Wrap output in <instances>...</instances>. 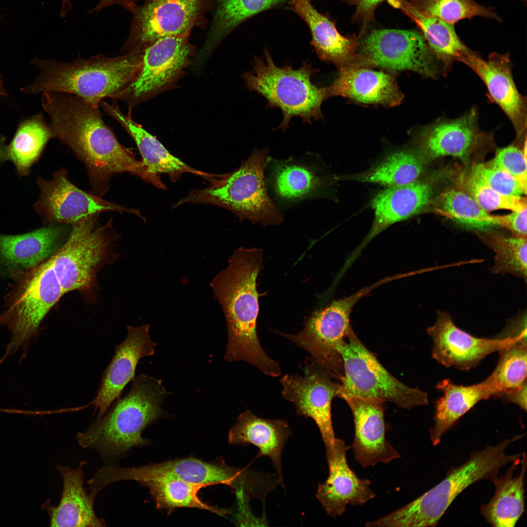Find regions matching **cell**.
I'll return each instance as SVG.
<instances>
[{
  "label": "cell",
  "instance_id": "28",
  "mask_svg": "<svg viewBox=\"0 0 527 527\" xmlns=\"http://www.w3.org/2000/svg\"><path fill=\"white\" fill-rule=\"evenodd\" d=\"M80 462L76 468L58 466L62 479V491L58 506L46 502L43 506L49 515L50 527H105L103 519L99 518L94 510L95 497L87 493L83 487V467Z\"/></svg>",
  "mask_w": 527,
  "mask_h": 527
},
{
  "label": "cell",
  "instance_id": "42",
  "mask_svg": "<svg viewBox=\"0 0 527 527\" xmlns=\"http://www.w3.org/2000/svg\"><path fill=\"white\" fill-rule=\"evenodd\" d=\"M324 180L311 169L293 163H283L277 166L274 184L277 193L287 199L304 197L316 191Z\"/></svg>",
  "mask_w": 527,
  "mask_h": 527
},
{
  "label": "cell",
  "instance_id": "53",
  "mask_svg": "<svg viewBox=\"0 0 527 527\" xmlns=\"http://www.w3.org/2000/svg\"><path fill=\"white\" fill-rule=\"evenodd\" d=\"M520 0L522 1L523 2H525V3H526V2H527V0Z\"/></svg>",
  "mask_w": 527,
  "mask_h": 527
},
{
  "label": "cell",
  "instance_id": "21",
  "mask_svg": "<svg viewBox=\"0 0 527 527\" xmlns=\"http://www.w3.org/2000/svg\"><path fill=\"white\" fill-rule=\"evenodd\" d=\"M461 62L469 67L483 81L489 97L509 118L518 139L526 137L527 99L519 93L515 85L509 55L493 52L487 60H484L472 51Z\"/></svg>",
  "mask_w": 527,
  "mask_h": 527
},
{
  "label": "cell",
  "instance_id": "6",
  "mask_svg": "<svg viewBox=\"0 0 527 527\" xmlns=\"http://www.w3.org/2000/svg\"><path fill=\"white\" fill-rule=\"evenodd\" d=\"M264 54V58L254 57L253 70L243 73L242 78L249 91L266 99L267 106L282 111L283 120L278 128L288 129L293 117L310 124L313 120L322 119L321 106L329 96L327 87H318L311 81L319 70L307 60L296 69L290 65L279 67L266 48Z\"/></svg>",
  "mask_w": 527,
  "mask_h": 527
},
{
  "label": "cell",
  "instance_id": "3",
  "mask_svg": "<svg viewBox=\"0 0 527 527\" xmlns=\"http://www.w3.org/2000/svg\"><path fill=\"white\" fill-rule=\"evenodd\" d=\"M168 395L161 380L145 374L135 377L125 396L118 399L85 431L77 434L79 444L111 458L147 444L142 432L165 415L162 405Z\"/></svg>",
  "mask_w": 527,
  "mask_h": 527
},
{
  "label": "cell",
  "instance_id": "1",
  "mask_svg": "<svg viewBox=\"0 0 527 527\" xmlns=\"http://www.w3.org/2000/svg\"><path fill=\"white\" fill-rule=\"evenodd\" d=\"M42 104L49 115L52 137L73 151L85 166L93 194L101 197L109 190L111 177L128 172L156 187L165 185L158 175L149 172L142 161L122 145L102 119L99 105L77 96L43 93Z\"/></svg>",
  "mask_w": 527,
  "mask_h": 527
},
{
  "label": "cell",
  "instance_id": "18",
  "mask_svg": "<svg viewBox=\"0 0 527 527\" xmlns=\"http://www.w3.org/2000/svg\"><path fill=\"white\" fill-rule=\"evenodd\" d=\"M427 333L433 341L432 357L439 364L462 371L475 367L486 356L499 351L517 342H527L520 338L475 337L457 327L450 314L438 312L434 324Z\"/></svg>",
  "mask_w": 527,
  "mask_h": 527
},
{
  "label": "cell",
  "instance_id": "35",
  "mask_svg": "<svg viewBox=\"0 0 527 527\" xmlns=\"http://www.w3.org/2000/svg\"><path fill=\"white\" fill-rule=\"evenodd\" d=\"M433 210L437 214L467 227L487 229L499 226L497 216L484 210L466 192L451 188L436 199Z\"/></svg>",
  "mask_w": 527,
  "mask_h": 527
},
{
  "label": "cell",
  "instance_id": "7",
  "mask_svg": "<svg viewBox=\"0 0 527 527\" xmlns=\"http://www.w3.org/2000/svg\"><path fill=\"white\" fill-rule=\"evenodd\" d=\"M267 153L265 149L255 150L235 171L212 179L206 188L191 191L174 207L186 203L211 204L225 208L242 220L265 225L279 224L283 218L266 188Z\"/></svg>",
  "mask_w": 527,
  "mask_h": 527
},
{
  "label": "cell",
  "instance_id": "4",
  "mask_svg": "<svg viewBox=\"0 0 527 527\" xmlns=\"http://www.w3.org/2000/svg\"><path fill=\"white\" fill-rule=\"evenodd\" d=\"M523 435L506 439L494 446L470 454L464 464L449 470L438 484L417 499L379 519L366 522L367 527H435L455 498L466 487L482 480L493 482L500 470L521 460L522 453L505 451Z\"/></svg>",
  "mask_w": 527,
  "mask_h": 527
},
{
  "label": "cell",
  "instance_id": "34",
  "mask_svg": "<svg viewBox=\"0 0 527 527\" xmlns=\"http://www.w3.org/2000/svg\"><path fill=\"white\" fill-rule=\"evenodd\" d=\"M426 162L414 148L403 149L390 153L365 171L337 180L375 183L387 188L400 186L418 180Z\"/></svg>",
  "mask_w": 527,
  "mask_h": 527
},
{
  "label": "cell",
  "instance_id": "37",
  "mask_svg": "<svg viewBox=\"0 0 527 527\" xmlns=\"http://www.w3.org/2000/svg\"><path fill=\"white\" fill-rule=\"evenodd\" d=\"M154 498L159 508L172 509L177 507H191L207 510L224 516V510L203 502L198 496V491L208 485L190 483L176 479L162 478L144 483Z\"/></svg>",
  "mask_w": 527,
  "mask_h": 527
},
{
  "label": "cell",
  "instance_id": "54",
  "mask_svg": "<svg viewBox=\"0 0 527 527\" xmlns=\"http://www.w3.org/2000/svg\"><path fill=\"white\" fill-rule=\"evenodd\" d=\"M255 489H256V488H255ZM258 495H259V494H258ZM258 495H257L256 496H258ZM239 497H242V496H239ZM243 497H244V496H243ZM246 498H247V497H246Z\"/></svg>",
  "mask_w": 527,
  "mask_h": 527
},
{
  "label": "cell",
  "instance_id": "46",
  "mask_svg": "<svg viewBox=\"0 0 527 527\" xmlns=\"http://www.w3.org/2000/svg\"><path fill=\"white\" fill-rule=\"evenodd\" d=\"M385 0H343L344 2L353 5L356 8L351 20L353 22H356L359 25V38L365 35L368 26L374 22L376 9Z\"/></svg>",
  "mask_w": 527,
  "mask_h": 527
},
{
  "label": "cell",
  "instance_id": "33",
  "mask_svg": "<svg viewBox=\"0 0 527 527\" xmlns=\"http://www.w3.org/2000/svg\"><path fill=\"white\" fill-rule=\"evenodd\" d=\"M388 2L393 7L403 11L416 23L441 63L443 74L449 72L453 62L461 61L472 51L460 39L454 25L423 15L408 0H390Z\"/></svg>",
  "mask_w": 527,
  "mask_h": 527
},
{
  "label": "cell",
  "instance_id": "17",
  "mask_svg": "<svg viewBox=\"0 0 527 527\" xmlns=\"http://www.w3.org/2000/svg\"><path fill=\"white\" fill-rule=\"evenodd\" d=\"M202 0H148L130 11L133 16L122 53L142 49L167 37L187 36Z\"/></svg>",
  "mask_w": 527,
  "mask_h": 527
},
{
  "label": "cell",
  "instance_id": "47",
  "mask_svg": "<svg viewBox=\"0 0 527 527\" xmlns=\"http://www.w3.org/2000/svg\"><path fill=\"white\" fill-rule=\"evenodd\" d=\"M497 217L499 226L510 230L514 235L527 237V207Z\"/></svg>",
  "mask_w": 527,
  "mask_h": 527
},
{
  "label": "cell",
  "instance_id": "9",
  "mask_svg": "<svg viewBox=\"0 0 527 527\" xmlns=\"http://www.w3.org/2000/svg\"><path fill=\"white\" fill-rule=\"evenodd\" d=\"M343 362L338 397L371 398L405 409L426 405L427 394L390 373L352 329L339 347Z\"/></svg>",
  "mask_w": 527,
  "mask_h": 527
},
{
  "label": "cell",
  "instance_id": "14",
  "mask_svg": "<svg viewBox=\"0 0 527 527\" xmlns=\"http://www.w3.org/2000/svg\"><path fill=\"white\" fill-rule=\"evenodd\" d=\"M140 50L138 73L116 98L125 102L131 110L172 86L188 65L192 53L187 36L164 38Z\"/></svg>",
  "mask_w": 527,
  "mask_h": 527
},
{
  "label": "cell",
  "instance_id": "24",
  "mask_svg": "<svg viewBox=\"0 0 527 527\" xmlns=\"http://www.w3.org/2000/svg\"><path fill=\"white\" fill-rule=\"evenodd\" d=\"M345 401L353 417L355 434L352 448L356 461L365 468L399 458V453L386 439L385 402L361 398H351Z\"/></svg>",
  "mask_w": 527,
  "mask_h": 527
},
{
  "label": "cell",
  "instance_id": "13",
  "mask_svg": "<svg viewBox=\"0 0 527 527\" xmlns=\"http://www.w3.org/2000/svg\"><path fill=\"white\" fill-rule=\"evenodd\" d=\"M358 50L369 65L412 71L432 79L442 72L441 63L418 31L374 30L359 41Z\"/></svg>",
  "mask_w": 527,
  "mask_h": 527
},
{
  "label": "cell",
  "instance_id": "11",
  "mask_svg": "<svg viewBox=\"0 0 527 527\" xmlns=\"http://www.w3.org/2000/svg\"><path fill=\"white\" fill-rule=\"evenodd\" d=\"M386 283L383 279L315 311L296 334L279 333L307 351L313 360L340 380L344 369L339 347L352 329L349 323L352 310L363 297Z\"/></svg>",
  "mask_w": 527,
  "mask_h": 527
},
{
  "label": "cell",
  "instance_id": "25",
  "mask_svg": "<svg viewBox=\"0 0 527 527\" xmlns=\"http://www.w3.org/2000/svg\"><path fill=\"white\" fill-rule=\"evenodd\" d=\"M287 9L308 25L312 36L310 44L321 60L333 63L339 71L367 66L364 58L357 53L359 37L342 35L335 22L319 12L310 0H291Z\"/></svg>",
  "mask_w": 527,
  "mask_h": 527
},
{
  "label": "cell",
  "instance_id": "41",
  "mask_svg": "<svg viewBox=\"0 0 527 527\" xmlns=\"http://www.w3.org/2000/svg\"><path fill=\"white\" fill-rule=\"evenodd\" d=\"M288 0H220L215 15L209 40L220 39L244 21Z\"/></svg>",
  "mask_w": 527,
  "mask_h": 527
},
{
  "label": "cell",
  "instance_id": "49",
  "mask_svg": "<svg viewBox=\"0 0 527 527\" xmlns=\"http://www.w3.org/2000/svg\"><path fill=\"white\" fill-rule=\"evenodd\" d=\"M139 0H100L90 13L99 12L103 9L113 5H120L131 11L136 5Z\"/></svg>",
  "mask_w": 527,
  "mask_h": 527
},
{
  "label": "cell",
  "instance_id": "45",
  "mask_svg": "<svg viewBox=\"0 0 527 527\" xmlns=\"http://www.w3.org/2000/svg\"><path fill=\"white\" fill-rule=\"evenodd\" d=\"M510 174L527 190V146L521 150L515 145L499 149L494 158L488 162Z\"/></svg>",
  "mask_w": 527,
  "mask_h": 527
},
{
  "label": "cell",
  "instance_id": "22",
  "mask_svg": "<svg viewBox=\"0 0 527 527\" xmlns=\"http://www.w3.org/2000/svg\"><path fill=\"white\" fill-rule=\"evenodd\" d=\"M349 446L335 438L332 447L326 448L329 475L318 486L316 497L328 516L336 518L345 512L347 505L363 506L375 497L370 482L359 478L349 467L346 452Z\"/></svg>",
  "mask_w": 527,
  "mask_h": 527
},
{
  "label": "cell",
  "instance_id": "10",
  "mask_svg": "<svg viewBox=\"0 0 527 527\" xmlns=\"http://www.w3.org/2000/svg\"><path fill=\"white\" fill-rule=\"evenodd\" d=\"M98 215L79 221L63 245L50 257L63 293L93 289L98 270L114 241L112 223L96 226Z\"/></svg>",
  "mask_w": 527,
  "mask_h": 527
},
{
  "label": "cell",
  "instance_id": "16",
  "mask_svg": "<svg viewBox=\"0 0 527 527\" xmlns=\"http://www.w3.org/2000/svg\"><path fill=\"white\" fill-rule=\"evenodd\" d=\"M41 190L35 207L46 223L73 224L84 218L106 212H125L144 219L139 210L109 202L75 186L61 168L50 180L39 178Z\"/></svg>",
  "mask_w": 527,
  "mask_h": 527
},
{
  "label": "cell",
  "instance_id": "12",
  "mask_svg": "<svg viewBox=\"0 0 527 527\" xmlns=\"http://www.w3.org/2000/svg\"><path fill=\"white\" fill-rule=\"evenodd\" d=\"M251 474L245 469L187 458L136 467L107 466L97 471L96 479L102 488L122 481L133 480L143 484L157 479L172 478L208 486L224 484L235 489L237 494H245L253 485L254 480Z\"/></svg>",
  "mask_w": 527,
  "mask_h": 527
},
{
  "label": "cell",
  "instance_id": "40",
  "mask_svg": "<svg viewBox=\"0 0 527 527\" xmlns=\"http://www.w3.org/2000/svg\"><path fill=\"white\" fill-rule=\"evenodd\" d=\"M408 0L423 15L437 18L454 25L461 20L475 17L503 21L493 8L482 5L474 0Z\"/></svg>",
  "mask_w": 527,
  "mask_h": 527
},
{
  "label": "cell",
  "instance_id": "39",
  "mask_svg": "<svg viewBox=\"0 0 527 527\" xmlns=\"http://www.w3.org/2000/svg\"><path fill=\"white\" fill-rule=\"evenodd\" d=\"M477 234L495 254L493 272L510 273L526 281L527 237H507L492 232Z\"/></svg>",
  "mask_w": 527,
  "mask_h": 527
},
{
  "label": "cell",
  "instance_id": "23",
  "mask_svg": "<svg viewBox=\"0 0 527 527\" xmlns=\"http://www.w3.org/2000/svg\"><path fill=\"white\" fill-rule=\"evenodd\" d=\"M432 193L430 183L421 180L378 192L370 203L374 212L371 229L349 255L344 266L348 268L368 243L389 226L423 210L430 203Z\"/></svg>",
  "mask_w": 527,
  "mask_h": 527
},
{
  "label": "cell",
  "instance_id": "32",
  "mask_svg": "<svg viewBox=\"0 0 527 527\" xmlns=\"http://www.w3.org/2000/svg\"><path fill=\"white\" fill-rule=\"evenodd\" d=\"M436 388L443 395L436 402L434 425L429 430L434 446L437 445L447 431L479 401L494 396L493 391L484 381L464 386L446 379L439 382Z\"/></svg>",
  "mask_w": 527,
  "mask_h": 527
},
{
  "label": "cell",
  "instance_id": "26",
  "mask_svg": "<svg viewBox=\"0 0 527 527\" xmlns=\"http://www.w3.org/2000/svg\"><path fill=\"white\" fill-rule=\"evenodd\" d=\"M68 225L52 223L25 234H0V265L13 274L39 265L57 251Z\"/></svg>",
  "mask_w": 527,
  "mask_h": 527
},
{
  "label": "cell",
  "instance_id": "29",
  "mask_svg": "<svg viewBox=\"0 0 527 527\" xmlns=\"http://www.w3.org/2000/svg\"><path fill=\"white\" fill-rule=\"evenodd\" d=\"M327 88L329 98L341 96L364 104L391 107L403 99L392 76L365 67L340 71L339 77Z\"/></svg>",
  "mask_w": 527,
  "mask_h": 527
},
{
  "label": "cell",
  "instance_id": "48",
  "mask_svg": "<svg viewBox=\"0 0 527 527\" xmlns=\"http://www.w3.org/2000/svg\"><path fill=\"white\" fill-rule=\"evenodd\" d=\"M527 381L520 386L497 394L494 397L504 401L516 404L521 409L527 410Z\"/></svg>",
  "mask_w": 527,
  "mask_h": 527
},
{
  "label": "cell",
  "instance_id": "36",
  "mask_svg": "<svg viewBox=\"0 0 527 527\" xmlns=\"http://www.w3.org/2000/svg\"><path fill=\"white\" fill-rule=\"evenodd\" d=\"M51 137L50 128L41 117L26 121L20 124L6 148V158L13 162L20 175H26Z\"/></svg>",
  "mask_w": 527,
  "mask_h": 527
},
{
  "label": "cell",
  "instance_id": "8",
  "mask_svg": "<svg viewBox=\"0 0 527 527\" xmlns=\"http://www.w3.org/2000/svg\"><path fill=\"white\" fill-rule=\"evenodd\" d=\"M17 282L8 295L6 309L0 314V325L12 333L0 365L21 349L25 357L31 339L51 308L64 294L50 258L29 269L13 274Z\"/></svg>",
  "mask_w": 527,
  "mask_h": 527
},
{
  "label": "cell",
  "instance_id": "31",
  "mask_svg": "<svg viewBox=\"0 0 527 527\" xmlns=\"http://www.w3.org/2000/svg\"><path fill=\"white\" fill-rule=\"evenodd\" d=\"M526 455L512 463L506 473L492 482L495 491L492 499L480 507L481 515L493 527H514L524 511Z\"/></svg>",
  "mask_w": 527,
  "mask_h": 527
},
{
  "label": "cell",
  "instance_id": "5",
  "mask_svg": "<svg viewBox=\"0 0 527 527\" xmlns=\"http://www.w3.org/2000/svg\"><path fill=\"white\" fill-rule=\"evenodd\" d=\"M141 57V50H137L113 57L96 55L70 62L40 61V74L28 91L71 94L100 105L105 98L116 100L134 80Z\"/></svg>",
  "mask_w": 527,
  "mask_h": 527
},
{
  "label": "cell",
  "instance_id": "51",
  "mask_svg": "<svg viewBox=\"0 0 527 527\" xmlns=\"http://www.w3.org/2000/svg\"><path fill=\"white\" fill-rule=\"evenodd\" d=\"M6 150L4 143L3 140L0 139V163L6 159Z\"/></svg>",
  "mask_w": 527,
  "mask_h": 527
},
{
  "label": "cell",
  "instance_id": "44",
  "mask_svg": "<svg viewBox=\"0 0 527 527\" xmlns=\"http://www.w3.org/2000/svg\"><path fill=\"white\" fill-rule=\"evenodd\" d=\"M472 171L477 173L492 189L502 195L521 196L526 194L527 190L510 174L488 162L476 164Z\"/></svg>",
  "mask_w": 527,
  "mask_h": 527
},
{
  "label": "cell",
  "instance_id": "19",
  "mask_svg": "<svg viewBox=\"0 0 527 527\" xmlns=\"http://www.w3.org/2000/svg\"><path fill=\"white\" fill-rule=\"evenodd\" d=\"M478 123V113L475 107L458 118H439L419 130L414 148L426 162L445 156L466 160L470 153L488 138L480 130Z\"/></svg>",
  "mask_w": 527,
  "mask_h": 527
},
{
  "label": "cell",
  "instance_id": "27",
  "mask_svg": "<svg viewBox=\"0 0 527 527\" xmlns=\"http://www.w3.org/2000/svg\"><path fill=\"white\" fill-rule=\"evenodd\" d=\"M100 105L105 112L119 122L133 139L142 161L150 173L154 175L165 174L173 182L179 180L185 173L202 177L209 182L220 176L194 169L171 154L155 137L133 120L131 110H129L127 114H124L116 102L109 103L102 101Z\"/></svg>",
  "mask_w": 527,
  "mask_h": 527
},
{
  "label": "cell",
  "instance_id": "2",
  "mask_svg": "<svg viewBox=\"0 0 527 527\" xmlns=\"http://www.w3.org/2000/svg\"><path fill=\"white\" fill-rule=\"evenodd\" d=\"M263 269V250L241 247L234 251L228 266L214 278L211 286L227 324L225 359L230 362L245 361L264 374L275 377L281 374L280 366L263 350L256 330L259 309L256 280Z\"/></svg>",
  "mask_w": 527,
  "mask_h": 527
},
{
  "label": "cell",
  "instance_id": "43",
  "mask_svg": "<svg viewBox=\"0 0 527 527\" xmlns=\"http://www.w3.org/2000/svg\"><path fill=\"white\" fill-rule=\"evenodd\" d=\"M462 183L465 191L487 212L498 209L518 211L527 207L526 198L505 196L495 191L473 171Z\"/></svg>",
  "mask_w": 527,
  "mask_h": 527
},
{
  "label": "cell",
  "instance_id": "38",
  "mask_svg": "<svg viewBox=\"0 0 527 527\" xmlns=\"http://www.w3.org/2000/svg\"><path fill=\"white\" fill-rule=\"evenodd\" d=\"M500 356L495 369L484 381L494 392L517 388L526 381L527 342H517L499 351Z\"/></svg>",
  "mask_w": 527,
  "mask_h": 527
},
{
  "label": "cell",
  "instance_id": "50",
  "mask_svg": "<svg viewBox=\"0 0 527 527\" xmlns=\"http://www.w3.org/2000/svg\"><path fill=\"white\" fill-rule=\"evenodd\" d=\"M72 8L71 0H61L60 15L66 17Z\"/></svg>",
  "mask_w": 527,
  "mask_h": 527
},
{
  "label": "cell",
  "instance_id": "30",
  "mask_svg": "<svg viewBox=\"0 0 527 527\" xmlns=\"http://www.w3.org/2000/svg\"><path fill=\"white\" fill-rule=\"evenodd\" d=\"M291 434L285 420L264 419L246 410L239 416L230 429L228 442L232 445L251 444L258 447L260 455L268 457L272 461L281 483L282 452Z\"/></svg>",
  "mask_w": 527,
  "mask_h": 527
},
{
  "label": "cell",
  "instance_id": "52",
  "mask_svg": "<svg viewBox=\"0 0 527 527\" xmlns=\"http://www.w3.org/2000/svg\"><path fill=\"white\" fill-rule=\"evenodd\" d=\"M4 94H5V93H4V90L3 89V87H2V84H1V81L0 80V95H4Z\"/></svg>",
  "mask_w": 527,
  "mask_h": 527
},
{
  "label": "cell",
  "instance_id": "20",
  "mask_svg": "<svg viewBox=\"0 0 527 527\" xmlns=\"http://www.w3.org/2000/svg\"><path fill=\"white\" fill-rule=\"evenodd\" d=\"M124 340L115 347V352L103 373L97 394L91 402L98 410V418L103 415L113 402L120 398L124 387L135 378L136 368L143 357L153 355L156 343L151 339L149 324L128 325Z\"/></svg>",
  "mask_w": 527,
  "mask_h": 527
},
{
  "label": "cell",
  "instance_id": "15",
  "mask_svg": "<svg viewBox=\"0 0 527 527\" xmlns=\"http://www.w3.org/2000/svg\"><path fill=\"white\" fill-rule=\"evenodd\" d=\"M304 375L286 374L281 384L284 398L292 403L297 413L312 419L318 426L326 448L332 447L334 435L331 405L338 397L340 381L312 358L306 363Z\"/></svg>",
  "mask_w": 527,
  "mask_h": 527
}]
</instances>
